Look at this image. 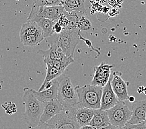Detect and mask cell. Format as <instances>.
Listing matches in <instances>:
<instances>
[{
  "instance_id": "6da1fadb",
  "label": "cell",
  "mask_w": 146,
  "mask_h": 129,
  "mask_svg": "<svg viewBox=\"0 0 146 129\" xmlns=\"http://www.w3.org/2000/svg\"><path fill=\"white\" fill-rule=\"evenodd\" d=\"M23 101L25 106L24 119L31 128L35 127L40 124L44 110V103L34 96L32 89L27 87L24 88Z\"/></svg>"
},
{
  "instance_id": "7a4b0ae2",
  "label": "cell",
  "mask_w": 146,
  "mask_h": 129,
  "mask_svg": "<svg viewBox=\"0 0 146 129\" xmlns=\"http://www.w3.org/2000/svg\"><path fill=\"white\" fill-rule=\"evenodd\" d=\"M45 39L48 44H56L67 57L74 56L75 48L80 40V30L78 29L65 28L60 34H54Z\"/></svg>"
},
{
  "instance_id": "3957f363",
  "label": "cell",
  "mask_w": 146,
  "mask_h": 129,
  "mask_svg": "<svg viewBox=\"0 0 146 129\" xmlns=\"http://www.w3.org/2000/svg\"><path fill=\"white\" fill-rule=\"evenodd\" d=\"M75 89L78 96L76 108L87 107L94 110L100 109L103 87L85 85L83 86H76Z\"/></svg>"
},
{
  "instance_id": "277c9868",
  "label": "cell",
  "mask_w": 146,
  "mask_h": 129,
  "mask_svg": "<svg viewBox=\"0 0 146 129\" xmlns=\"http://www.w3.org/2000/svg\"><path fill=\"white\" fill-rule=\"evenodd\" d=\"M58 80L57 100L64 108L76 107L78 102V96L70 78L62 74L58 78Z\"/></svg>"
},
{
  "instance_id": "5b68a950",
  "label": "cell",
  "mask_w": 146,
  "mask_h": 129,
  "mask_svg": "<svg viewBox=\"0 0 146 129\" xmlns=\"http://www.w3.org/2000/svg\"><path fill=\"white\" fill-rule=\"evenodd\" d=\"M76 107L64 108L61 112L47 122L50 129H80L76 118Z\"/></svg>"
},
{
  "instance_id": "8992f818",
  "label": "cell",
  "mask_w": 146,
  "mask_h": 129,
  "mask_svg": "<svg viewBox=\"0 0 146 129\" xmlns=\"http://www.w3.org/2000/svg\"><path fill=\"white\" fill-rule=\"evenodd\" d=\"M106 111L108 115L111 124L116 128L123 127L131 119L133 115L132 110L124 101H119L116 106Z\"/></svg>"
},
{
  "instance_id": "52a82bcc",
  "label": "cell",
  "mask_w": 146,
  "mask_h": 129,
  "mask_svg": "<svg viewBox=\"0 0 146 129\" xmlns=\"http://www.w3.org/2000/svg\"><path fill=\"white\" fill-rule=\"evenodd\" d=\"M64 11V7L62 5L58 6H34L27 17V21L33 22V21L39 17H43L57 22L58 17Z\"/></svg>"
},
{
  "instance_id": "ba28073f",
  "label": "cell",
  "mask_w": 146,
  "mask_h": 129,
  "mask_svg": "<svg viewBox=\"0 0 146 129\" xmlns=\"http://www.w3.org/2000/svg\"><path fill=\"white\" fill-rule=\"evenodd\" d=\"M114 68V65H109L105 62H101V64L94 67L93 78L91 82V85L104 87L108 82L110 78L111 72Z\"/></svg>"
},
{
  "instance_id": "9c48e42d",
  "label": "cell",
  "mask_w": 146,
  "mask_h": 129,
  "mask_svg": "<svg viewBox=\"0 0 146 129\" xmlns=\"http://www.w3.org/2000/svg\"><path fill=\"white\" fill-rule=\"evenodd\" d=\"M127 84L128 83L125 82L122 78V73L120 71L113 73V78L111 81V85L119 101L128 100L129 96L127 91Z\"/></svg>"
},
{
  "instance_id": "30bf717a",
  "label": "cell",
  "mask_w": 146,
  "mask_h": 129,
  "mask_svg": "<svg viewBox=\"0 0 146 129\" xmlns=\"http://www.w3.org/2000/svg\"><path fill=\"white\" fill-rule=\"evenodd\" d=\"M111 81L110 79L106 85L103 87L100 109L104 110H107L113 107L119 102L111 87Z\"/></svg>"
},
{
  "instance_id": "8fae6325",
  "label": "cell",
  "mask_w": 146,
  "mask_h": 129,
  "mask_svg": "<svg viewBox=\"0 0 146 129\" xmlns=\"http://www.w3.org/2000/svg\"><path fill=\"white\" fill-rule=\"evenodd\" d=\"M44 110L40 118V124L47 123L52 118L60 113L64 108L57 99L44 103Z\"/></svg>"
},
{
  "instance_id": "7c38bea8",
  "label": "cell",
  "mask_w": 146,
  "mask_h": 129,
  "mask_svg": "<svg viewBox=\"0 0 146 129\" xmlns=\"http://www.w3.org/2000/svg\"><path fill=\"white\" fill-rule=\"evenodd\" d=\"M133 115L128 123L138 124L145 122L146 117V99L135 101L132 106Z\"/></svg>"
},
{
  "instance_id": "4fadbf2b",
  "label": "cell",
  "mask_w": 146,
  "mask_h": 129,
  "mask_svg": "<svg viewBox=\"0 0 146 129\" xmlns=\"http://www.w3.org/2000/svg\"><path fill=\"white\" fill-rule=\"evenodd\" d=\"M58 88V78L55 79L53 81V85L50 88L47 89L38 91L32 89V91L37 98L42 103L57 99V93Z\"/></svg>"
},
{
  "instance_id": "5bb4252c",
  "label": "cell",
  "mask_w": 146,
  "mask_h": 129,
  "mask_svg": "<svg viewBox=\"0 0 146 129\" xmlns=\"http://www.w3.org/2000/svg\"><path fill=\"white\" fill-rule=\"evenodd\" d=\"M48 44L50 45V48L48 50H39L38 51V53L42 55L44 60L50 59V60H64L68 57L66 56L64 52L56 44L54 43H49Z\"/></svg>"
},
{
  "instance_id": "9a60e30c",
  "label": "cell",
  "mask_w": 146,
  "mask_h": 129,
  "mask_svg": "<svg viewBox=\"0 0 146 129\" xmlns=\"http://www.w3.org/2000/svg\"><path fill=\"white\" fill-rule=\"evenodd\" d=\"M95 110L87 107L77 108L76 110V118L80 127L90 125L94 116Z\"/></svg>"
},
{
  "instance_id": "2e32d148",
  "label": "cell",
  "mask_w": 146,
  "mask_h": 129,
  "mask_svg": "<svg viewBox=\"0 0 146 129\" xmlns=\"http://www.w3.org/2000/svg\"><path fill=\"white\" fill-rule=\"evenodd\" d=\"M109 124H111V123L106 111L101 109L95 110L94 116L90 125L95 127H99Z\"/></svg>"
},
{
  "instance_id": "e0dca14e",
  "label": "cell",
  "mask_w": 146,
  "mask_h": 129,
  "mask_svg": "<svg viewBox=\"0 0 146 129\" xmlns=\"http://www.w3.org/2000/svg\"><path fill=\"white\" fill-rule=\"evenodd\" d=\"M33 22L37 23V25L42 30L43 36L45 39L50 37L54 34L53 31V27L55 22L53 21L46 18H43V17H39V18L35 19Z\"/></svg>"
},
{
  "instance_id": "ac0fdd59",
  "label": "cell",
  "mask_w": 146,
  "mask_h": 129,
  "mask_svg": "<svg viewBox=\"0 0 146 129\" xmlns=\"http://www.w3.org/2000/svg\"><path fill=\"white\" fill-rule=\"evenodd\" d=\"M83 0H62L61 5L67 12L79 11L86 13Z\"/></svg>"
},
{
  "instance_id": "d6986e66",
  "label": "cell",
  "mask_w": 146,
  "mask_h": 129,
  "mask_svg": "<svg viewBox=\"0 0 146 129\" xmlns=\"http://www.w3.org/2000/svg\"><path fill=\"white\" fill-rule=\"evenodd\" d=\"M46 69H47V73L46 75V77L44 80V82L42 84L40 88L38 90V91H42V89L47 83L53 81L55 79L58 78L59 76H60L63 73L61 72L58 69L53 67L52 65H50L49 64H46Z\"/></svg>"
},
{
  "instance_id": "ffe728a7",
  "label": "cell",
  "mask_w": 146,
  "mask_h": 129,
  "mask_svg": "<svg viewBox=\"0 0 146 129\" xmlns=\"http://www.w3.org/2000/svg\"><path fill=\"white\" fill-rule=\"evenodd\" d=\"M39 34H43L42 30L34 22L27 21L23 24L19 31V36Z\"/></svg>"
},
{
  "instance_id": "44dd1931",
  "label": "cell",
  "mask_w": 146,
  "mask_h": 129,
  "mask_svg": "<svg viewBox=\"0 0 146 129\" xmlns=\"http://www.w3.org/2000/svg\"><path fill=\"white\" fill-rule=\"evenodd\" d=\"M64 15L67 17L68 20V26L66 27V29H78L77 25L81 17L86 15V13L79 11H72V12H67L66 11H64Z\"/></svg>"
},
{
  "instance_id": "7402d4cb",
  "label": "cell",
  "mask_w": 146,
  "mask_h": 129,
  "mask_svg": "<svg viewBox=\"0 0 146 129\" xmlns=\"http://www.w3.org/2000/svg\"><path fill=\"white\" fill-rule=\"evenodd\" d=\"M21 42L24 46L34 47L39 44L45 39L43 34L28 35V36H20Z\"/></svg>"
},
{
  "instance_id": "603a6c76",
  "label": "cell",
  "mask_w": 146,
  "mask_h": 129,
  "mask_svg": "<svg viewBox=\"0 0 146 129\" xmlns=\"http://www.w3.org/2000/svg\"><path fill=\"white\" fill-rule=\"evenodd\" d=\"M45 64H49L53 67L58 69L61 72L64 73L65 69L67 68L68 66L75 62L74 56L68 57L64 60H50V59H45L44 60Z\"/></svg>"
},
{
  "instance_id": "cb8c5ba5",
  "label": "cell",
  "mask_w": 146,
  "mask_h": 129,
  "mask_svg": "<svg viewBox=\"0 0 146 129\" xmlns=\"http://www.w3.org/2000/svg\"><path fill=\"white\" fill-rule=\"evenodd\" d=\"M77 28L80 31H88L92 28V22L88 17H86V15L82 16L78 22Z\"/></svg>"
},
{
  "instance_id": "d4e9b609",
  "label": "cell",
  "mask_w": 146,
  "mask_h": 129,
  "mask_svg": "<svg viewBox=\"0 0 146 129\" xmlns=\"http://www.w3.org/2000/svg\"><path fill=\"white\" fill-rule=\"evenodd\" d=\"M62 0H34L33 6H58L61 5Z\"/></svg>"
},
{
  "instance_id": "484cf974",
  "label": "cell",
  "mask_w": 146,
  "mask_h": 129,
  "mask_svg": "<svg viewBox=\"0 0 146 129\" xmlns=\"http://www.w3.org/2000/svg\"><path fill=\"white\" fill-rule=\"evenodd\" d=\"M2 107L4 109L5 112L8 115H13L17 112V106L16 104L8 101L2 104Z\"/></svg>"
},
{
  "instance_id": "4316f807",
  "label": "cell",
  "mask_w": 146,
  "mask_h": 129,
  "mask_svg": "<svg viewBox=\"0 0 146 129\" xmlns=\"http://www.w3.org/2000/svg\"><path fill=\"white\" fill-rule=\"evenodd\" d=\"M120 129H146V128L144 122L138 124H131L127 122L123 127L120 128Z\"/></svg>"
},
{
  "instance_id": "83f0119b",
  "label": "cell",
  "mask_w": 146,
  "mask_h": 129,
  "mask_svg": "<svg viewBox=\"0 0 146 129\" xmlns=\"http://www.w3.org/2000/svg\"><path fill=\"white\" fill-rule=\"evenodd\" d=\"M107 3L111 8L118 9L122 8L123 0H107Z\"/></svg>"
},
{
  "instance_id": "f1b7e54d",
  "label": "cell",
  "mask_w": 146,
  "mask_h": 129,
  "mask_svg": "<svg viewBox=\"0 0 146 129\" xmlns=\"http://www.w3.org/2000/svg\"><path fill=\"white\" fill-rule=\"evenodd\" d=\"M59 24L63 27V29L66 28L68 26V20L67 19V17H66L64 15V13H62V15L60 16V17H58V19L57 20V21Z\"/></svg>"
},
{
  "instance_id": "f546056e",
  "label": "cell",
  "mask_w": 146,
  "mask_h": 129,
  "mask_svg": "<svg viewBox=\"0 0 146 129\" xmlns=\"http://www.w3.org/2000/svg\"><path fill=\"white\" fill-rule=\"evenodd\" d=\"M62 30H63V27H62L58 22H55V24L53 27V31L54 34H59L62 32Z\"/></svg>"
},
{
  "instance_id": "4dcf8cb0",
  "label": "cell",
  "mask_w": 146,
  "mask_h": 129,
  "mask_svg": "<svg viewBox=\"0 0 146 129\" xmlns=\"http://www.w3.org/2000/svg\"><path fill=\"white\" fill-rule=\"evenodd\" d=\"M108 14L110 15L111 17H115L117 16L119 14V11L117 8H110V10Z\"/></svg>"
},
{
  "instance_id": "1f68e13d",
  "label": "cell",
  "mask_w": 146,
  "mask_h": 129,
  "mask_svg": "<svg viewBox=\"0 0 146 129\" xmlns=\"http://www.w3.org/2000/svg\"><path fill=\"white\" fill-rule=\"evenodd\" d=\"M29 129H50V128L48 127L47 123H44V124H39V125H37L36 127L31 128Z\"/></svg>"
},
{
  "instance_id": "d6a6232c",
  "label": "cell",
  "mask_w": 146,
  "mask_h": 129,
  "mask_svg": "<svg viewBox=\"0 0 146 129\" xmlns=\"http://www.w3.org/2000/svg\"><path fill=\"white\" fill-rule=\"evenodd\" d=\"M96 129H116L117 128L116 127H114V125L109 124V125H103V126H101L99 127H96Z\"/></svg>"
},
{
  "instance_id": "836d02e7",
  "label": "cell",
  "mask_w": 146,
  "mask_h": 129,
  "mask_svg": "<svg viewBox=\"0 0 146 129\" xmlns=\"http://www.w3.org/2000/svg\"><path fill=\"white\" fill-rule=\"evenodd\" d=\"M80 129H96V128L95 127H93L90 125H85V126L80 127Z\"/></svg>"
},
{
  "instance_id": "e575fe53",
  "label": "cell",
  "mask_w": 146,
  "mask_h": 129,
  "mask_svg": "<svg viewBox=\"0 0 146 129\" xmlns=\"http://www.w3.org/2000/svg\"><path fill=\"white\" fill-rule=\"evenodd\" d=\"M110 10V8H108V7L106 6H103V9H102V12L104 13V14H106L108 13Z\"/></svg>"
},
{
  "instance_id": "d590c367",
  "label": "cell",
  "mask_w": 146,
  "mask_h": 129,
  "mask_svg": "<svg viewBox=\"0 0 146 129\" xmlns=\"http://www.w3.org/2000/svg\"><path fill=\"white\" fill-rule=\"evenodd\" d=\"M128 100H129V102L133 103L135 101V97L134 96H129V97Z\"/></svg>"
},
{
  "instance_id": "8d00e7d4",
  "label": "cell",
  "mask_w": 146,
  "mask_h": 129,
  "mask_svg": "<svg viewBox=\"0 0 146 129\" xmlns=\"http://www.w3.org/2000/svg\"><path fill=\"white\" fill-rule=\"evenodd\" d=\"M95 1L100 3L101 5H103L104 3H105L106 2H107V0H95Z\"/></svg>"
},
{
  "instance_id": "74e56055",
  "label": "cell",
  "mask_w": 146,
  "mask_h": 129,
  "mask_svg": "<svg viewBox=\"0 0 146 129\" xmlns=\"http://www.w3.org/2000/svg\"><path fill=\"white\" fill-rule=\"evenodd\" d=\"M143 93H144L145 95H146V87H145V88H144V91Z\"/></svg>"
},
{
  "instance_id": "f35d334b",
  "label": "cell",
  "mask_w": 146,
  "mask_h": 129,
  "mask_svg": "<svg viewBox=\"0 0 146 129\" xmlns=\"http://www.w3.org/2000/svg\"><path fill=\"white\" fill-rule=\"evenodd\" d=\"M144 123H145V128H146V117H145V122H144Z\"/></svg>"
},
{
  "instance_id": "ab89813d",
  "label": "cell",
  "mask_w": 146,
  "mask_h": 129,
  "mask_svg": "<svg viewBox=\"0 0 146 129\" xmlns=\"http://www.w3.org/2000/svg\"><path fill=\"white\" fill-rule=\"evenodd\" d=\"M116 129H120V128H117Z\"/></svg>"
},
{
  "instance_id": "60d3db41",
  "label": "cell",
  "mask_w": 146,
  "mask_h": 129,
  "mask_svg": "<svg viewBox=\"0 0 146 129\" xmlns=\"http://www.w3.org/2000/svg\"><path fill=\"white\" fill-rule=\"evenodd\" d=\"M83 1H84V2H85V0H83Z\"/></svg>"
}]
</instances>
